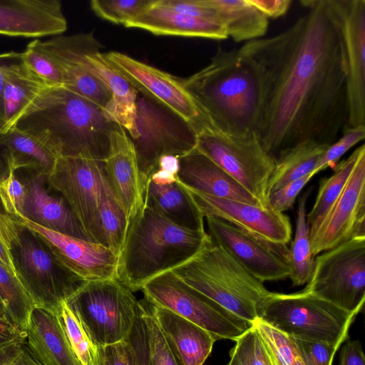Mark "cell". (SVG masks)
<instances>
[{"label": "cell", "mask_w": 365, "mask_h": 365, "mask_svg": "<svg viewBox=\"0 0 365 365\" xmlns=\"http://www.w3.org/2000/svg\"><path fill=\"white\" fill-rule=\"evenodd\" d=\"M308 12L284 31L242 47L259 64L264 94L258 135L277 155L298 143H334L346 128V77L327 0H302Z\"/></svg>", "instance_id": "cell-1"}, {"label": "cell", "mask_w": 365, "mask_h": 365, "mask_svg": "<svg viewBox=\"0 0 365 365\" xmlns=\"http://www.w3.org/2000/svg\"><path fill=\"white\" fill-rule=\"evenodd\" d=\"M115 123L101 108L63 86H46L9 129L31 136L57 158L106 160Z\"/></svg>", "instance_id": "cell-2"}, {"label": "cell", "mask_w": 365, "mask_h": 365, "mask_svg": "<svg viewBox=\"0 0 365 365\" xmlns=\"http://www.w3.org/2000/svg\"><path fill=\"white\" fill-rule=\"evenodd\" d=\"M213 126L234 135H258L264 83L257 61L241 48L220 46L208 65L179 78Z\"/></svg>", "instance_id": "cell-3"}, {"label": "cell", "mask_w": 365, "mask_h": 365, "mask_svg": "<svg viewBox=\"0 0 365 365\" xmlns=\"http://www.w3.org/2000/svg\"><path fill=\"white\" fill-rule=\"evenodd\" d=\"M206 231L181 227L143 205L129 222L118 255L117 279L132 292L197 255L210 240Z\"/></svg>", "instance_id": "cell-4"}, {"label": "cell", "mask_w": 365, "mask_h": 365, "mask_svg": "<svg viewBox=\"0 0 365 365\" xmlns=\"http://www.w3.org/2000/svg\"><path fill=\"white\" fill-rule=\"evenodd\" d=\"M171 272L224 309L252 324L260 318L273 293L212 237L197 255Z\"/></svg>", "instance_id": "cell-5"}, {"label": "cell", "mask_w": 365, "mask_h": 365, "mask_svg": "<svg viewBox=\"0 0 365 365\" xmlns=\"http://www.w3.org/2000/svg\"><path fill=\"white\" fill-rule=\"evenodd\" d=\"M14 220L9 250L17 278L35 307L58 314L88 282L65 267L36 232Z\"/></svg>", "instance_id": "cell-6"}, {"label": "cell", "mask_w": 365, "mask_h": 365, "mask_svg": "<svg viewBox=\"0 0 365 365\" xmlns=\"http://www.w3.org/2000/svg\"><path fill=\"white\" fill-rule=\"evenodd\" d=\"M356 315L303 289L273 292L259 319L294 338L341 345Z\"/></svg>", "instance_id": "cell-7"}, {"label": "cell", "mask_w": 365, "mask_h": 365, "mask_svg": "<svg viewBox=\"0 0 365 365\" xmlns=\"http://www.w3.org/2000/svg\"><path fill=\"white\" fill-rule=\"evenodd\" d=\"M67 304L98 346L125 340L140 305L117 278L86 282Z\"/></svg>", "instance_id": "cell-8"}, {"label": "cell", "mask_w": 365, "mask_h": 365, "mask_svg": "<svg viewBox=\"0 0 365 365\" xmlns=\"http://www.w3.org/2000/svg\"><path fill=\"white\" fill-rule=\"evenodd\" d=\"M135 125V135L130 138L144 186L158 170L162 156L180 158L197 146V133L186 120L165 106L140 93L136 100Z\"/></svg>", "instance_id": "cell-9"}, {"label": "cell", "mask_w": 365, "mask_h": 365, "mask_svg": "<svg viewBox=\"0 0 365 365\" xmlns=\"http://www.w3.org/2000/svg\"><path fill=\"white\" fill-rule=\"evenodd\" d=\"M42 46L51 57L72 62L100 81L112 94L106 116L120 125L130 138L135 136L138 91L106 61L93 32L53 36L42 41Z\"/></svg>", "instance_id": "cell-10"}, {"label": "cell", "mask_w": 365, "mask_h": 365, "mask_svg": "<svg viewBox=\"0 0 365 365\" xmlns=\"http://www.w3.org/2000/svg\"><path fill=\"white\" fill-rule=\"evenodd\" d=\"M197 135L198 150L257 199L262 207H271L268 182L275 159L267 153L257 133L234 135L212 125Z\"/></svg>", "instance_id": "cell-11"}, {"label": "cell", "mask_w": 365, "mask_h": 365, "mask_svg": "<svg viewBox=\"0 0 365 365\" xmlns=\"http://www.w3.org/2000/svg\"><path fill=\"white\" fill-rule=\"evenodd\" d=\"M46 182L49 188L66 200L90 241L105 246L101 212L106 196L112 189L105 161L58 158Z\"/></svg>", "instance_id": "cell-12"}, {"label": "cell", "mask_w": 365, "mask_h": 365, "mask_svg": "<svg viewBox=\"0 0 365 365\" xmlns=\"http://www.w3.org/2000/svg\"><path fill=\"white\" fill-rule=\"evenodd\" d=\"M140 290L151 305L170 310L205 329L216 340L235 341L252 327V323L224 309L171 271L149 280Z\"/></svg>", "instance_id": "cell-13"}, {"label": "cell", "mask_w": 365, "mask_h": 365, "mask_svg": "<svg viewBox=\"0 0 365 365\" xmlns=\"http://www.w3.org/2000/svg\"><path fill=\"white\" fill-rule=\"evenodd\" d=\"M304 290L358 314L365 302V236L319 254Z\"/></svg>", "instance_id": "cell-14"}, {"label": "cell", "mask_w": 365, "mask_h": 365, "mask_svg": "<svg viewBox=\"0 0 365 365\" xmlns=\"http://www.w3.org/2000/svg\"><path fill=\"white\" fill-rule=\"evenodd\" d=\"M327 3L341 42L347 95L346 128L365 125V0Z\"/></svg>", "instance_id": "cell-15"}, {"label": "cell", "mask_w": 365, "mask_h": 365, "mask_svg": "<svg viewBox=\"0 0 365 365\" xmlns=\"http://www.w3.org/2000/svg\"><path fill=\"white\" fill-rule=\"evenodd\" d=\"M103 55L138 93L176 113L197 134L212 125L179 78L117 51Z\"/></svg>", "instance_id": "cell-16"}, {"label": "cell", "mask_w": 365, "mask_h": 365, "mask_svg": "<svg viewBox=\"0 0 365 365\" xmlns=\"http://www.w3.org/2000/svg\"><path fill=\"white\" fill-rule=\"evenodd\" d=\"M209 235L245 270L261 282L289 276V249L255 236L222 220L205 217Z\"/></svg>", "instance_id": "cell-17"}, {"label": "cell", "mask_w": 365, "mask_h": 365, "mask_svg": "<svg viewBox=\"0 0 365 365\" xmlns=\"http://www.w3.org/2000/svg\"><path fill=\"white\" fill-rule=\"evenodd\" d=\"M365 236V152L359 156L341 194L310 236L315 257L355 237Z\"/></svg>", "instance_id": "cell-18"}, {"label": "cell", "mask_w": 365, "mask_h": 365, "mask_svg": "<svg viewBox=\"0 0 365 365\" xmlns=\"http://www.w3.org/2000/svg\"><path fill=\"white\" fill-rule=\"evenodd\" d=\"M204 217L222 220L267 241L286 244L292 237L289 218L272 207L220 198L182 185Z\"/></svg>", "instance_id": "cell-19"}, {"label": "cell", "mask_w": 365, "mask_h": 365, "mask_svg": "<svg viewBox=\"0 0 365 365\" xmlns=\"http://www.w3.org/2000/svg\"><path fill=\"white\" fill-rule=\"evenodd\" d=\"M13 217L36 232L57 259L85 281L117 278L118 255L108 247L45 228L22 217Z\"/></svg>", "instance_id": "cell-20"}, {"label": "cell", "mask_w": 365, "mask_h": 365, "mask_svg": "<svg viewBox=\"0 0 365 365\" xmlns=\"http://www.w3.org/2000/svg\"><path fill=\"white\" fill-rule=\"evenodd\" d=\"M20 171L26 189L24 218L45 228L90 241L64 197L48 187L46 176Z\"/></svg>", "instance_id": "cell-21"}, {"label": "cell", "mask_w": 365, "mask_h": 365, "mask_svg": "<svg viewBox=\"0 0 365 365\" xmlns=\"http://www.w3.org/2000/svg\"><path fill=\"white\" fill-rule=\"evenodd\" d=\"M68 27L59 0L0 1V35L39 38L58 36Z\"/></svg>", "instance_id": "cell-22"}, {"label": "cell", "mask_w": 365, "mask_h": 365, "mask_svg": "<svg viewBox=\"0 0 365 365\" xmlns=\"http://www.w3.org/2000/svg\"><path fill=\"white\" fill-rule=\"evenodd\" d=\"M104 161L109 182L128 225L144 205L145 186L132 141L127 131L118 123L112 130L110 153Z\"/></svg>", "instance_id": "cell-23"}, {"label": "cell", "mask_w": 365, "mask_h": 365, "mask_svg": "<svg viewBox=\"0 0 365 365\" xmlns=\"http://www.w3.org/2000/svg\"><path fill=\"white\" fill-rule=\"evenodd\" d=\"M178 180L197 192L258 205L260 202L218 165L196 148L179 158Z\"/></svg>", "instance_id": "cell-24"}, {"label": "cell", "mask_w": 365, "mask_h": 365, "mask_svg": "<svg viewBox=\"0 0 365 365\" xmlns=\"http://www.w3.org/2000/svg\"><path fill=\"white\" fill-rule=\"evenodd\" d=\"M24 344L40 365H81L57 313L35 307L25 330Z\"/></svg>", "instance_id": "cell-25"}, {"label": "cell", "mask_w": 365, "mask_h": 365, "mask_svg": "<svg viewBox=\"0 0 365 365\" xmlns=\"http://www.w3.org/2000/svg\"><path fill=\"white\" fill-rule=\"evenodd\" d=\"M182 365H202L216 339L207 331L170 310L152 305L150 311Z\"/></svg>", "instance_id": "cell-26"}, {"label": "cell", "mask_w": 365, "mask_h": 365, "mask_svg": "<svg viewBox=\"0 0 365 365\" xmlns=\"http://www.w3.org/2000/svg\"><path fill=\"white\" fill-rule=\"evenodd\" d=\"M155 35L201 37L215 40L228 38L225 28L219 24L193 17L161 6L158 0L125 25Z\"/></svg>", "instance_id": "cell-27"}, {"label": "cell", "mask_w": 365, "mask_h": 365, "mask_svg": "<svg viewBox=\"0 0 365 365\" xmlns=\"http://www.w3.org/2000/svg\"><path fill=\"white\" fill-rule=\"evenodd\" d=\"M143 201L145 205L181 227L205 231V217L178 179L167 185L157 184L148 179Z\"/></svg>", "instance_id": "cell-28"}, {"label": "cell", "mask_w": 365, "mask_h": 365, "mask_svg": "<svg viewBox=\"0 0 365 365\" xmlns=\"http://www.w3.org/2000/svg\"><path fill=\"white\" fill-rule=\"evenodd\" d=\"M126 339L135 352L138 365H182L151 312L141 304Z\"/></svg>", "instance_id": "cell-29"}, {"label": "cell", "mask_w": 365, "mask_h": 365, "mask_svg": "<svg viewBox=\"0 0 365 365\" xmlns=\"http://www.w3.org/2000/svg\"><path fill=\"white\" fill-rule=\"evenodd\" d=\"M212 8L228 37L235 42L260 38L267 31L269 19L249 0H205Z\"/></svg>", "instance_id": "cell-30"}, {"label": "cell", "mask_w": 365, "mask_h": 365, "mask_svg": "<svg viewBox=\"0 0 365 365\" xmlns=\"http://www.w3.org/2000/svg\"><path fill=\"white\" fill-rule=\"evenodd\" d=\"M329 145L307 140L294 145L275 158L268 182V196L287 183L313 172Z\"/></svg>", "instance_id": "cell-31"}, {"label": "cell", "mask_w": 365, "mask_h": 365, "mask_svg": "<svg viewBox=\"0 0 365 365\" xmlns=\"http://www.w3.org/2000/svg\"><path fill=\"white\" fill-rule=\"evenodd\" d=\"M47 86L21 61L9 71L3 93L4 120L7 130L26 106Z\"/></svg>", "instance_id": "cell-32"}, {"label": "cell", "mask_w": 365, "mask_h": 365, "mask_svg": "<svg viewBox=\"0 0 365 365\" xmlns=\"http://www.w3.org/2000/svg\"><path fill=\"white\" fill-rule=\"evenodd\" d=\"M4 133L10 149L13 171L26 170L49 175L58 158L53 153L16 128H11Z\"/></svg>", "instance_id": "cell-33"}, {"label": "cell", "mask_w": 365, "mask_h": 365, "mask_svg": "<svg viewBox=\"0 0 365 365\" xmlns=\"http://www.w3.org/2000/svg\"><path fill=\"white\" fill-rule=\"evenodd\" d=\"M311 190L304 192L298 200L296 230L289 249V276L293 286L307 284L312 274L315 258L310 245V229L307 221V202Z\"/></svg>", "instance_id": "cell-34"}, {"label": "cell", "mask_w": 365, "mask_h": 365, "mask_svg": "<svg viewBox=\"0 0 365 365\" xmlns=\"http://www.w3.org/2000/svg\"><path fill=\"white\" fill-rule=\"evenodd\" d=\"M365 145L357 148L346 159L336 167L329 178L321 180L314 203L307 214V221L310 229V236L316 231L327 212L336 200L362 153Z\"/></svg>", "instance_id": "cell-35"}, {"label": "cell", "mask_w": 365, "mask_h": 365, "mask_svg": "<svg viewBox=\"0 0 365 365\" xmlns=\"http://www.w3.org/2000/svg\"><path fill=\"white\" fill-rule=\"evenodd\" d=\"M35 304L18 278L0 264V312L25 333Z\"/></svg>", "instance_id": "cell-36"}, {"label": "cell", "mask_w": 365, "mask_h": 365, "mask_svg": "<svg viewBox=\"0 0 365 365\" xmlns=\"http://www.w3.org/2000/svg\"><path fill=\"white\" fill-rule=\"evenodd\" d=\"M71 349L81 365H99L98 346L76 313L64 302L58 313Z\"/></svg>", "instance_id": "cell-37"}, {"label": "cell", "mask_w": 365, "mask_h": 365, "mask_svg": "<svg viewBox=\"0 0 365 365\" xmlns=\"http://www.w3.org/2000/svg\"><path fill=\"white\" fill-rule=\"evenodd\" d=\"M275 365H307L294 339L257 319L252 322Z\"/></svg>", "instance_id": "cell-38"}, {"label": "cell", "mask_w": 365, "mask_h": 365, "mask_svg": "<svg viewBox=\"0 0 365 365\" xmlns=\"http://www.w3.org/2000/svg\"><path fill=\"white\" fill-rule=\"evenodd\" d=\"M21 56L28 68L47 86L63 85L61 71L55 61L44 50L42 41L35 39L31 41L21 52Z\"/></svg>", "instance_id": "cell-39"}, {"label": "cell", "mask_w": 365, "mask_h": 365, "mask_svg": "<svg viewBox=\"0 0 365 365\" xmlns=\"http://www.w3.org/2000/svg\"><path fill=\"white\" fill-rule=\"evenodd\" d=\"M155 2V0H93L91 7L100 18L125 25Z\"/></svg>", "instance_id": "cell-40"}, {"label": "cell", "mask_w": 365, "mask_h": 365, "mask_svg": "<svg viewBox=\"0 0 365 365\" xmlns=\"http://www.w3.org/2000/svg\"><path fill=\"white\" fill-rule=\"evenodd\" d=\"M364 137L365 125L346 128L341 137L326 149L313 170L314 175L335 164L351 148L363 140Z\"/></svg>", "instance_id": "cell-41"}, {"label": "cell", "mask_w": 365, "mask_h": 365, "mask_svg": "<svg viewBox=\"0 0 365 365\" xmlns=\"http://www.w3.org/2000/svg\"><path fill=\"white\" fill-rule=\"evenodd\" d=\"M26 196V187L14 171L0 182V200L10 216L23 217Z\"/></svg>", "instance_id": "cell-42"}, {"label": "cell", "mask_w": 365, "mask_h": 365, "mask_svg": "<svg viewBox=\"0 0 365 365\" xmlns=\"http://www.w3.org/2000/svg\"><path fill=\"white\" fill-rule=\"evenodd\" d=\"M307 365H332L339 344L294 338Z\"/></svg>", "instance_id": "cell-43"}, {"label": "cell", "mask_w": 365, "mask_h": 365, "mask_svg": "<svg viewBox=\"0 0 365 365\" xmlns=\"http://www.w3.org/2000/svg\"><path fill=\"white\" fill-rule=\"evenodd\" d=\"M314 175L312 172L304 177L287 183L271 193L269 195V206L280 212H284L292 208L300 191Z\"/></svg>", "instance_id": "cell-44"}, {"label": "cell", "mask_w": 365, "mask_h": 365, "mask_svg": "<svg viewBox=\"0 0 365 365\" xmlns=\"http://www.w3.org/2000/svg\"><path fill=\"white\" fill-rule=\"evenodd\" d=\"M158 4L188 16L221 24L215 11L205 0H158Z\"/></svg>", "instance_id": "cell-45"}, {"label": "cell", "mask_w": 365, "mask_h": 365, "mask_svg": "<svg viewBox=\"0 0 365 365\" xmlns=\"http://www.w3.org/2000/svg\"><path fill=\"white\" fill-rule=\"evenodd\" d=\"M238 339L244 346L250 365H275L267 346L253 326Z\"/></svg>", "instance_id": "cell-46"}, {"label": "cell", "mask_w": 365, "mask_h": 365, "mask_svg": "<svg viewBox=\"0 0 365 365\" xmlns=\"http://www.w3.org/2000/svg\"><path fill=\"white\" fill-rule=\"evenodd\" d=\"M98 350L104 365H138L135 352L126 339L113 344L98 346Z\"/></svg>", "instance_id": "cell-47"}, {"label": "cell", "mask_w": 365, "mask_h": 365, "mask_svg": "<svg viewBox=\"0 0 365 365\" xmlns=\"http://www.w3.org/2000/svg\"><path fill=\"white\" fill-rule=\"evenodd\" d=\"M16 225L11 216L0 212V264L17 277L9 250L10 241Z\"/></svg>", "instance_id": "cell-48"}, {"label": "cell", "mask_w": 365, "mask_h": 365, "mask_svg": "<svg viewBox=\"0 0 365 365\" xmlns=\"http://www.w3.org/2000/svg\"><path fill=\"white\" fill-rule=\"evenodd\" d=\"M24 340L25 333L0 312V353L22 344Z\"/></svg>", "instance_id": "cell-49"}, {"label": "cell", "mask_w": 365, "mask_h": 365, "mask_svg": "<svg viewBox=\"0 0 365 365\" xmlns=\"http://www.w3.org/2000/svg\"><path fill=\"white\" fill-rule=\"evenodd\" d=\"M21 61V52L9 51L0 53V118L2 122L4 120L3 93L6 77L11 68Z\"/></svg>", "instance_id": "cell-50"}, {"label": "cell", "mask_w": 365, "mask_h": 365, "mask_svg": "<svg viewBox=\"0 0 365 365\" xmlns=\"http://www.w3.org/2000/svg\"><path fill=\"white\" fill-rule=\"evenodd\" d=\"M339 365H365L362 346L358 340H349L342 346Z\"/></svg>", "instance_id": "cell-51"}, {"label": "cell", "mask_w": 365, "mask_h": 365, "mask_svg": "<svg viewBox=\"0 0 365 365\" xmlns=\"http://www.w3.org/2000/svg\"><path fill=\"white\" fill-rule=\"evenodd\" d=\"M268 19H276L284 15L292 4L291 0H249Z\"/></svg>", "instance_id": "cell-52"}, {"label": "cell", "mask_w": 365, "mask_h": 365, "mask_svg": "<svg viewBox=\"0 0 365 365\" xmlns=\"http://www.w3.org/2000/svg\"><path fill=\"white\" fill-rule=\"evenodd\" d=\"M11 156L4 133L0 131V182L12 172Z\"/></svg>", "instance_id": "cell-53"}, {"label": "cell", "mask_w": 365, "mask_h": 365, "mask_svg": "<svg viewBox=\"0 0 365 365\" xmlns=\"http://www.w3.org/2000/svg\"><path fill=\"white\" fill-rule=\"evenodd\" d=\"M23 344L0 353V365H21Z\"/></svg>", "instance_id": "cell-54"}, {"label": "cell", "mask_w": 365, "mask_h": 365, "mask_svg": "<svg viewBox=\"0 0 365 365\" xmlns=\"http://www.w3.org/2000/svg\"><path fill=\"white\" fill-rule=\"evenodd\" d=\"M158 169L167 170L177 176L179 170V158L175 155H163L159 160Z\"/></svg>", "instance_id": "cell-55"}, {"label": "cell", "mask_w": 365, "mask_h": 365, "mask_svg": "<svg viewBox=\"0 0 365 365\" xmlns=\"http://www.w3.org/2000/svg\"><path fill=\"white\" fill-rule=\"evenodd\" d=\"M149 180L157 184L167 185L176 182L177 176L167 170L158 169L150 175Z\"/></svg>", "instance_id": "cell-56"}, {"label": "cell", "mask_w": 365, "mask_h": 365, "mask_svg": "<svg viewBox=\"0 0 365 365\" xmlns=\"http://www.w3.org/2000/svg\"><path fill=\"white\" fill-rule=\"evenodd\" d=\"M235 346L232 349L237 356L239 365H250L243 344L239 339L235 340Z\"/></svg>", "instance_id": "cell-57"}, {"label": "cell", "mask_w": 365, "mask_h": 365, "mask_svg": "<svg viewBox=\"0 0 365 365\" xmlns=\"http://www.w3.org/2000/svg\"><path fill=\"white\" fill-rule=\"evenodd\" d=\"M21 365H40L31 355L24 343L23 344V357Z\"/></svg>", "instance_id": "cell-58"}, {"label": "cell", "mask_w": 365, "mask_h": 365, "mask_svg": "<svg viewBox=\"0 0 365 365\" xmlns=\"http://www.w3.org/2000/svg\"><path fill=\"white\" fill-rule=\"evenodd\" d=\"M230 360L227 365H239L238 359L235 351L232 349L230 351Z\"/></svg>", "instance_id": "cell-59"}, {"label": "cell", "mask_w": 365, "mask_h": 365, "mask_svg": "<svg viewBox=\"0 0 365 365\" xmlns=\"http://www.w3.org/2000/svg\"><path fill=\"white\" fill-rule=\"evenodd\" d=\"M0 212H4V213H6V211L4 210V208L3 205H2L1 200H0Z\"/></svg>", "instance_id": "cell-60"}, {"label": "cell", "mask_w": 365, "mask_h": 365, "mask_svg": "<svg viewBox=\"0 0 365 365\" xmlns=\"http://www.w3.org/2000/svg\"><path fill=\"white\" fill-rule=\"evenodd\" d=\"M99 354H100V353H99ZM99 365H104V363H103V359H102V357H101V354H100V362H99Z\"/></svg>", "instance_id": "cell-61"}, {"label": "cell", "mask_w": 365, "mask_h": 365, "mask_svg": "<svg viewBox=\"0 0 365 365\" xmlns=\"http://www.w3.org/2000/svg\"><path fill=\"white\" fill-rule=\"evenodd\" d=\"M2 125H3V122H2L1 119L0 118V130L2 128Z\"/></svg>", "instance_id": "cell-62"}]
</instances>
